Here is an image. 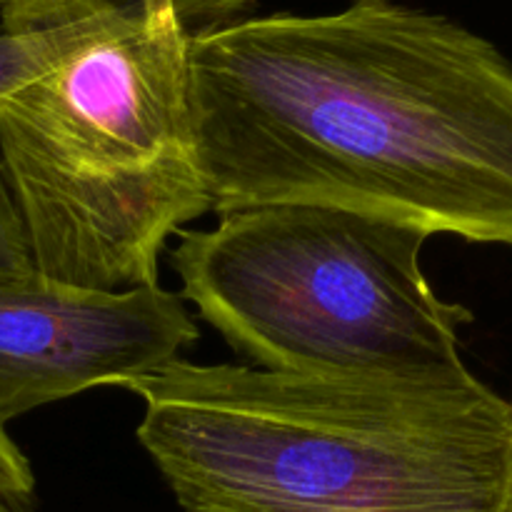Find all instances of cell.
Here are the masks:
<instances>
[{
  "label": "cell",
  "instance_id": "6",
  "mask_svg": "<svg viewBox=\"0 0 512 512\" xmlns=\"http://www.w3.org/2000/svg\"><path fill=\"white\" fill-rule=\"evenodd\" d=\"M118 3L105 0L53 20L0 23V98L33 83L88 43L108 23Z\"/></svg>",
  "mask_w": 512,
  "mask_h": 512
},
{
  "label": "cell",
  "instance_id": "2",
  "mask_svg": "<svg viewBox=\"0 0 512 512\" xmlns=\"http://www.w3.org/2000/svg\"><path fill=\"white\" fill-rule=\"evenodd\" d=\"M125 390L188 512H512V403L468 368L273 373L175 358Z\"/></svg>",
  "mask_w": 512,
  "mask_h": 512
},
{
  "label": "cell",
  "instance_id": "7",
  "mask_svg": "<svg viewBox=\"0 0 512 512\" xmlns=\"http://www.w3.org/2000/svg\"><path fill=\"white\" fill-rule=\"evenodd\" d=\"M33 255H30L28 235H25L23 218L15 205L8 175H5L3 158H0V280L23 278L33 275Z\"/></svg>",
  "mask_w": 512,
  "mask_h": 512
},
{
  "label": "cell",
  "instance_id": "4",
  "mask_svg": "<svg viewBox=\"0 0 512 512\" xmlns=\"http://www.w3.org/2000/svg\"><path fill=\"white\" fill-rule=\"evenodd\" d=\"M428 235L305 203L248 205L178 233L180 298L253 368L425 375L465 368L473 313L425 278Z\"/></svg>",
  "mask_w": 512,
  "mask_h": 512
},
{
  "label": "cell",
  "instance_id": "5",
  "mask_svg": "<svg viewBox=\"0 0 512 512\" xmlns=\"http://www.w3.org/2000/svg\"><path fill=\"white\" fill-rule=\"evenodd\" d=\"M163 285L103 293L38 273L0 280V423L98 385L155 373L198 340Z\"/></svg>",
  "mask_w": 512,
  "mask_h": 512
},
{
  "label": "cell",
  "instance_id": "8",
  "mask_svg": "<svg viewBox=\"0 0 512 512\" xmlns=\"http://www.w3.org/2000/svg\"><path fill=\"white\" fill-rule=\"evenodd\" d=\"M0 512H35V475L0 423Z\"/></svg>",
  "mask_w": 512,
  "mask_h": 512
},
{
  "label": "cell",
  "instance_id": "1",
  "mask_svg": "<svg viewBox=\"0 0 512 512\" xmlns=\"http://www.w3.org/2000/svg\"><path fill=\"white\" fill-rule=\"evenodd\" d=\"M190 123L215 213L350 210L512 248V60L403 0L210 20Z\"/></svg>",
  "mask_w": 512,
  "mask_h": 512
},
{
  "label": "cell",
  "instance_id": "3",
  "mask_svg": "<svg viewBox=\"0 0 512 512\" xmlns=\"http://www.w3.org/2000/svg\"><path fill=\"white\" fill-rule=\"evenodd\" d=\"M193 33L185 0H120L88 43L0 98V158L40 278L158 285L168 238L213 210L190 123Z\"/></svg>",
  "mask_w": 512,
  "mask_h": 512
},
{
  "label": "cell",
  "instance_id": "9",
  "mask_svg": "<svg viewBox=\"0 0 512 512\" xmlns=\"http://www.w3.org/2000/svg\"><path fill=\"white\" fill-rule=\"evenodd\" d=\"M28 3H35V0H0V15L8 13V10L23 8V5H28Z\"/></svg>",
  "mask_w": 512,
  "mask_h": 512
}]
</instances>
